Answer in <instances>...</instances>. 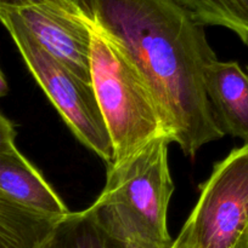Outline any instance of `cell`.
<instances>
[{
    "instance_id": "cell-1",
    "label": "cell",
    "mask_w": 248,
    "mask_h": 248,
    "mask_svg": "<svg viewBox=\"0 0 248 248\" xmlns=\"http://www.w3.org/2000/svg\"><path fill=\"white\" fill-rule=\"evenodd\" d=\"M96 24L113 39L147 84L165 132L194 157L225 136L204 89L215 62L204 27L177 0H96Z\"/></svg>"
},
{
    "instance_id": "cell-2",
    "label": "cell",
    "mask_w": 248,
    "mask_h": 248,
    "mask_svg": "<svg viewBox=\"0 0 248 248\" xmlns=\"http://www.w3.org/2000/svg\"><path fill=\"white\" fill-rule=\"evenodd\" d=\"M168 137L156 138L130 159L107 167L104 190L90 206L96 222L123 242L167 246L174 240L167 228V212L174 191Z\"/></svg>"
},
{
    "instance_id": "cell-3",
    "label": "cell",
    "mask_w": 248,
    "mask_h": 248,
    "mask_svg": "<svg viewBox=\"0 0 248 248\" xmlns=\"http://www.w3.org/2000/svg\"><path fill=\"white\" fill-rule=\"evenodd\" d=\"M90 75L113 148L111 166L130 159L156 138L168 137L145 80L121 46L96 24L91 31Z\"/></svg>"
},
{
    "instance_id": "cell-4",
    "label": "cell",
    "mask_w": 248,
    "mask_h": 248,
    "mask_svg": "<svg viewBox=\"0 0 248 248\" xmlns=\"http://www.w3.org/2000/svg\"><path fill=\"white\" fill-rule=\"evenodd\" d=\"M0 22L9 31L28 70L73 135L111 166L113 148L92 85L44 51L12 10L0 9Z\"/></svg>"
},
{
    "instance_id": "cell-5",
    "label": "cell",
    "mask_w": 248,
    "mask_h": 248,
    "mask_svg": "<svg viewBox=\"0 0 248 248\" xmlns=\"http://www.w3.org/2000/svg\"><path fill=\"white\" fill-rule=\"evenodd\" d=\"M248 225V142L216 162L172 248H232Z\"/></svg>"
},
{
    "instance_id": "cell-6",
    "label": "cell",
    "mask_w": 248,
    "mask_h": 248,
    "mask_svg": "<svg viewBox=\"0 0 248 248\" xmlns=\"http://www.w3.org/2000/svg\"><path fill=\"white\" fill-rule=\"evenodd\" d=\"M12 11L44 51L91 84L92 24L53 7H24Z\"/></svg>"
},
{
    "instance_id": "cell-7",
    "label": "cell",
    "mask_w": 248,
    "mask_h": 248,
    "mask_svg": "<svg viewBox=\"0 0 248 248\" xmlns=\"http://www.w3.org/2000/svg\"><path fill=\"white\" fill-rule=\"evenodd\" d=\"M204 89L225 135L248 142V74L237 62L216 60L204 70Z\"/></svg>"
},
{
    "instance_id": "cell-8",
    "label": "cell",
    "mask_w": 248,
    "mask_h": 248,
    "mask_svg": "<svg viewBox=\"0 0 248 248\" xmlns=\"http://www.w3.org/2000/svg\"><path fill=\"white\" fill-rule=\"evenodd\" d=\"M0 193L40 215L62 218L67 206L18 149L0 152Z\"/></svg>"
},
{
    "instance_id": "cell-9",
    "label": "cell",
    "mask_w": 248,
    "mask_h": 248,
    "mask_svg": "<svg viewBox=\"0 0 248 248\" xmlns=\"http://www.w3.org/2000/svg\"><path fill=\"white\" fill-rule=\"evenodd\" d=\"M60 219L28 210L0 193V248H40Z\"/></svg>"
},
{
    "instance_id": "cell-10",
    "label": "cell",
    "mask_w": 248,
    "mask_h": 248,
    "mask_svg": "<svg viewBox=\"0 0 248 248\" xmlns=\"http://www.w3.org/2000/svg\"><path fill=\"white\" fill-rule=\"evenodd\" d=\"M40 248H126L125 242L106 232L87 208L68 212L53 228Z\"/></svg>"
},
{
    "instance_id": "cell-11",
    "label": "cell",
    "mask_w": 248,
    "mask_h": 248,
    "mask_svg": "<svg viewBox=\"0 0 248 248\" xmlns=\"http://www.w3.org/2000/svg\"><path fill=\"white\" fill-rule=\"evenodd\" d=\"M202 26H219L248 46V0H177Z\"/></svg>"
},
{
    "instance_id": "cell-12",
    "label": "cell",
    "mask_w": 248,
    "mask_h": 248,
    "mask_svg": "<svg viewBox=\"0 0 248 248\" xmlns=\"http://www.w3.org/2000/svg\"><path fill=\"white\" fill-rule=\"evenodd\" d=\"M45 6L61 10L95 26L96 0H0V9H24Z\"/></svg>"
},
{
    "instance_id": "cell-13",
    "label": "cell",
    "mask_w": 248,
    "mask_h": 248,
    "mask_svg": "<svg viewBox=\"0 0 248 248\" xmlns=\"http://www.w3.org/2000/svg\"><path fill=\"white\" fill-rule=\"evenodd\" d=\"M15 140H16V131L14 124L0 113V152L16 149Z\"/></svg>"
},
{
    "instance_id": "cell-14",
    "label": "cell",
    "mask_w": 248,
    "mask_h": 248,
    "mask_svg": "<svg viewBox=\"0 0 248 248\" xmlns=\"http://www.w3.org/2000/svg\"><path fill=\"white\" fill-rule=\"evenodd\" d=\"M126 248H172V245H167V246H160V245H153L147 244V242H140V241H128L125 242Z\"/></svg>"
},
{
    "instance_id": "cell-15",
    "label": "cell",
    "mask_w": 248,
    "mask_h": 248,
    "mask_svg": "<svg viewBox=\"0 0 248 248\" xmlns=\"http://www.w3.org/2000/svg\"><path fill=\"white\" fill-rule=\"evenodd\" d=\"M232 248H248V225L243 232L241 234V236L238 237V240L236 241V244L233 245Z\"/></svg>"
},
{
    "instance_id": "cell-16",
    "label": "cell",
    "mask_w": 248,
    "mask_h": 248,
    "mask_svg": "<svg viewBox=\"0 0 248 248\" xmlns=\"http://www.w3.org/2000/svg\"><path fill=\"white\" fill-rule=\"evenodd\" d=\"M7 92H9V85H7L6 79H5L4 73L0 69V98L6 96Z\"/></svg>"
},
{
    "instance_id": "cell-17",
    "label": "cell",
    "mask_w": 248,
    "mask_h": 248,
    "mask_svg": "<svg viewBox=\"0 0 248 248\" xmlns=\"http://www.w3.org/2000/svg\"><path fill=\"white\" fill-rule=\"evenodd\" d=\"M247 72H248V67H247Z\"/></svg>"
}]
</instances>
